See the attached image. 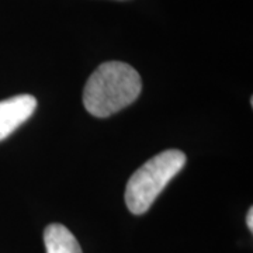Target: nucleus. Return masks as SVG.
Wrapping results in <instances>:
<instances>
[{"mask_svg":"<svg viewBox=\"0 0 253 253\" xmlns=\"http://www.w3.org/2000/svg\"><path fill=\"white\" fill-rule=\"evenodd\" d=\"M46 253H83L73 234L62 224H49L44 231Z\"/></svg>","mask_w":253,"mask_h":253,"instance_id":"4","label":"nucleus"},{"mask_svg":"<svg viewBox=\"0 0 253 253\" xmlns=\"http://www.w3.org/2000/svg\"><path fill=\"white\" fill-rule=\"evenodd\" d=\"M246 224L249 226V229L252 231L253 229V210L251 208L249 210V212H248V217H246Z\"/></svg>","mask_w":253,"mask_h":253,"instance_id":"5","label":"nucleus"},{"mask_svg":"<svg viewBox=\"0 0 253 253\" xmlns=\"http://www.w3.org/2000/svg\"><path fill=\"white\" fill-rule=\"evenodd\" d=\"M186 161L184 152L168 149L144 163L126 183V203L128 210L135 215L146 212L169 181L183 169Z\"/></svg>","mask_w":253,"mask_h":253,"instance_id":"2","label":"nucleus"},{"mask_svg":"<svg viewBox=\"0 0 253 253\" xmlns=\"http://www.w3.org/2000/svg\"><path fill=\"white\" fill-rule=\"evenodd\" d=\"M141 90V76L132 66L118 61L104 62L87 79L83 104L91 116L106 118L132 104Z\"/></svg>","mask_w":253,"mask_h":253,"instance_id":"1","label":"nucleus"},{"mask_svg":"<svg viewBox=\"0 0 253 253\" xmlns=\"http://www.w3.org/2000/svg\"><path fill=\"white\" fill-rule=\"evenodd\" d=\"M37 99L31 94H20L0 101V141L16 131L34 114Z\"/></svg>","mask_w":253,"mask_h":253,"instance_id":"3","label":"nucleus"}]
</instances>
